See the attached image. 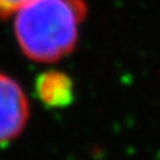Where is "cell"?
Listing matches in <instances>:
<instances>
[{
  "label": "cell",
  "instance_id": "2",
  "mask_svg": "<svg viewBox=\"0 0 160 160\" xmlns=\"http://www.w3.org/2000/svg\"><path fill=\"white\" fill-rule=\"evenodd\" d=\"M28 114V101L22 88L12 77L0 73V144L22 132Z\"/></svg>",
  "mask_w": 160,
  "mask_h": 160
},
{
  "label": "cell",
  "instance_id": "1",
  "mask_svg": "<svg viewBox=\"0 0 160 160\" xmlns=\"http://www.w3.org/2000/svg\"><path fill=\"white\" fill-rule=\"evenodd\" d=\"M85 17L83 0H30L15 12L18 45L30 59L58 61L74 49Z\"/></svg>",
  "mask_w": 160,
  "mask_h": 160
},
{
  "label": "cell",
  "instance_id": "4",
  "mask_svg": "<svg viewBox=\"0 0 160 160\" xmlns=\"http://www.w3.org/2000/svg\"><path fill=\"white\" fill-rule=\"evenodd\" d=\"M30 0H0V17H8L25 5Z\"/></svg>",
  "mask_w": 160,
  "mask_h": 160
},
{
  "label": "cell",
  "instance_id": "3",
  "mask_svg": "<svg viewBox=\"0 0 160 160\" xmlns=\"http://www.w3.org/2000/svg\"><path fill=\"white\" fill-rule=\"evenodd\" d=\"M36 93L40 101L52 108H59L71 104L74 98L73 82L65 73L45 71L36 80Z\"/></svg>",
  "mask_w": 160,
  "mask_h": 160
}]
</instances>
